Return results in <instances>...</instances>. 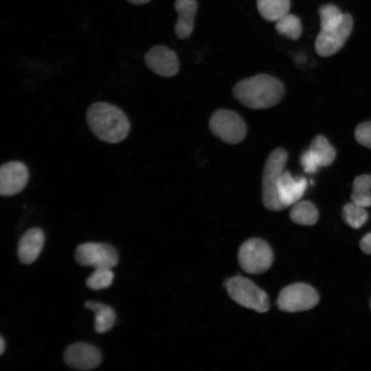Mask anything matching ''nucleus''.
<instances>
[{"label":"nucleus","instance_id":"nucleus-14","mask_svg":"<svg viewBox=\"0 0 371 371\" xmlns=\"http://www.w3.org/2000/svg\"><path fill=\"white\" fill-rule=\"evenodd\" d=\"M45 243V235L38 227L27 230L18 243V256L25 265L34 262L39 256Z\"/></svg>","mask_w":371,"mask_h":371},{"label":"nucleus","instance_id":"nucleus-19","mask_svg":"<svg viewBox=\"0 0 371 371\" xmlns=\"http://www.w3.org/2000/svg\"><path fill=\"white\" fill-rule=\"evenodd\" d=\"M308 150L315 158L319 167L330 166L335 159V150L322 135H317L313 139Z\"/></svg>","mask_w":371,"mask_h":371},{"label":"nucleus","instance_id":"nucleus-29","mask_svg":"<svg viewBox=\"0 0 371 371\" xmlns=\"http://www.w3.org/2000/svg\"><path fill=\"white\" fill-rule=\"evenodd\" d=\"M5 348V341L2 337L0 338V354L2 355Z\"/></svg>","mask_w":371,"mask_h":371},{"label":"nucleus","instance_id":"nucleus-30","mask_svg":"<svg viewBox=\"0 0 371 371\" xmlns=\"http://www.w3.org/2000/svg\"><path fill=\"white\" fill-rule=\"evenodd\" d=\"M370 309H371V301H370Z\"/></svg>","mask_w":371,"mask_h":371},{"label":"nucleus","instance_id":"nucleus-11","mask_svg":"<svg viewBox=\"0 0 371 371\" xmlns=\"http://www.w3.org/2000/svg\"><path fill=\"white\" fill-rule=\"evenodd\" d=\"M65 363L74 369L88 370L98 367L102 361L100 350L89 343L77 342L69 346L64 352Z\"/></svg>","mask_w":371,"mask_h":371},{"label":"nucleus","instance_id":"nucleus-26","mask_svg":"<svg viewBox=\"0 0 371 371\" xmlns=\"http://www.w3.org/2000/svg\"><path fill=\"white\" fill-rule=\"evenodd\" d=\"M300 164L304 172L309 174L315 173L319 168L317 161L308 149L302 153Z\"/></svg>","mask_w":371,"mask_h":371},{"label":"nucleus","instance_id":"nucleus-2","mask_svg":"<svg viewBox=\"0 0 371 371\" xmlns=\"http://www.w3.org/2000/svg\"><path fill=\"white\" fill-rule=\"evenodd\" d=\"M86 118L91 132L106 143L122 142L130 131V123L124 113L106 102L92 104L87 110Z\"/></svg>","mask_w":371,"mask_h":371},{"label":"nucleus","instance_id":"nucleus-7","mask_svg":"<svg viewBox=\"0 0 371 371\" xmlns=\"http://www.w3.org/2000/svg\"><path fill=\"white\" fill-rule=\"evenodd\" d=\"M318 302L317 291L304 283H295L284 287L280 292L277 300L279 309L288 313L311 309Z\"/></svg>","mask_w":371,"mask_h":371},{"label":"nucleus","instance_id":"nucleus-4","mask_svg":"<svg viewBox=\"0 0 371 371\" xmlns=\"http://www.w3.org/2000/svg\"><path fill=\"white\" fill-rule=\"evenodd\" d=\"M225 289L229 297L239 305L258 313L269 308L267 293L252 281L242 276H234L225 282Z\"/></svg>","mask_w":371,"mask_h":371},{"label":"nucleus","instance_id":"nucleus-15","mask_svg":"<svg viewBox=\"0 0 371 371\" xmlns=\"http://www.w3.org/2000/svg\"><path fill=\"white\" fill-rule=\"evenodd\" d=\"M196 0H176L175 8L178 14L175 32L179 39L188 38L194 29L197 10Z\"/></svg>","mask_w":371,"mask_h":371},{"label":"nucleus","instance_id":"nucleus-18","mask_svg":"<svg viewBox=\"0 0 371 371\" xmlns=\"http://www.w3.org/2000/svg\"><path fill=\"white\" fill-rule=\"evenodd\" d=\"M256 5L264 19L276 22L289 13L290 0H257Z\"/></svg>","mask_w":371,"mask_h":371},{"label":"nucleus","instance_id":"nucleus-17","mask_svg":"<svg viewBox=\"0 0 371 371\" xmlns=\"http://www.w3.org/2000/svg\"><path fill=\"white\" fill-rule=\"evenodd\" d=\"M292 221L301 225H313L318 219V210L309 201H299L293 205L289 212Z\"/></svg>","mask_w":371,"mask_h":371},{"label":"nucleus","instance_id":"nucleus-21","mask_svg":"<svg viewBox=\"0 0 371 371\" xmlns=\"http://www.w3.org/2000/svg\"><path fill=\"white\" fill-rule=\"evenodd\" d=\"M277 32L289 39L297 40L302 34V24L297 16L286 14L276 22Z\"/></svg>","mask_w":371,"mask_h":371},{"label":"nucleus","instance_id":"nucleus-22","mask_svg":"<svg viewBox=\"0 0 371 371\" xmlns=\"http://www.w3.org/2000/svg\"><path fill=\"white\" fill-rule=\"evenodd\" d=\"M345 13H342L335 5L326 4L319 9L322 30L333 29L342 22Z\"/></svg>","mask_w":371,"mask_h":371},{"label":"nucleus","instance_id":"nucleus-3","mask_svg":"<svg viewBox=\"0 0 371 371\" xmlns=\"http://www.w3.org/2000/svg\"><path fill=\"white\" fill-rule=\"evenodd\" d=\"M287 153L283 148L273 150L268 156L262 174V202L265 207L273 211L282 210L280 202L277 183L284 171Z\"/></svg>","mask_w":371,"mask_h":371},{"label":"nucleus","instance_id":"nucleus-12","mask_svg":"<svg viewBox=\"0 0 371 371\" xmlns=\"http://www.w3.org/2000/svg\"><path fill=\"white\" fill-rule=\"evenodd\" d=\"M144 59L147 67L160 76H174L179 69L177 54L166 46L153 47L146 53Z\"/></svg>","mask_w":371,"mask_h":371},{"label":"nucleus","instance_id":"nucleus-24","mask_svg":"<svg viewBox=\"0 0 371 371\" xmlns=\"http://www.w3.org/2000/svg\"><path fill=\"white\" fill-rule=\"evenodd\" d=\"M113 278L111 269L98 268L87 278L86 284L92 290H100L110 286Z\"/></svg>","mask_w":371,"mask_h":371},{"label":"nucleus","instance_id":"nucleus-25","mask_svg":"<svg viewBox=\"0 0 371 371\" xmlns=\"http://www.w3.org/2000/svg\"><path fill=\"white\" fill-rule=\"evenodd\" d=\"M357 142L371 149V122H364L359 124L355 131Z\"/></svg>","mask_w":371,"mask_h":371},{"label":"nucleus","instance_id":"nucleus-10","mask_svg":"<svg viewBox=\"0 0 371 371\" xmlns=\"http://www.w3.org/2000/svg\"><path fill=\"white\" fill-rule=\"evenodd\" d=\"M29 172L25 164L12 161L3 164L0 168V194L10 196L21 192L26 186Z\"/></svg>","mask_w":371,"mask_h":371},{"label":"nucleus","instance_id":"nucleus-23","mask_svg":"<svg viewBox=\"0 0 371 371\" xmlns=\"http://www.w3.org/2000/svg\"><path fill=\"white\" fill-rule=\"evenodd\" d=\"M345 222L354 229L362 227L368 221V214L365 207L352 202L346 204L342 210Z\"/></svg>","mask_w":371,"mask_h":371},{"label":"nucleus","instance_id":"nucleus-13","mask_svg":"<svg viewBox=\"0 0 371 371\" xmlns=\"http://www.w3.org/2000/svg\"><path fill=\"white\" fill-rule=\"evenodd\" d=\"M306 187L307 181L304 177L295 178L284 170L277 183L278 195L283 210L299 201Z\"/></svg>","mask_w":371,"mask_h":371},{"label":"nucleus","instance_id":"nucleus-5","mask_svg":"<svg viewBox=\"0 0 371 371\" xmlns=\"http://www.w3.org/2000/svg\"><path fill=\"white\" fill-rule=\"evenodd\" d=\"M238 262L241 268L250 274L267 271L272 265L273 254L269 244L260 238H251L243 243L238 249Z\"/></svg>","mask_w":371,"mask_h":371},{"label":"nucleus","instance_id":"nucleus-28","mask_svg":"<svg viewBox=\"0 0 371 371\" xmlns=\"http://www.w3.org/2000/svg\"><path fill=\"white\" fill-rule=\"evenodd\" d=\"M130 3L133 5H142L148 3L151 0H127Z\"/></svg>","mask_w":371,"mask_h":371},{"label":"nucleus","instance_id":"nucleus-6","mask_svg":"<svg viewBox=\"0 0 371 371\" xmlns=\"http://www.w3.org/2000/svg\"><path fill=\"white\" fill-rule=\"evenodd\" d=\"M209 125L213 134L227 144H234L242 142L247 133L243 120L230 110L215 111L210 117Z\"/></svg>","mask_w":371,"mask_h":371},{"label":"nucleus","instance_id":"nucleus-9","mask_svg":"<svg viewBox=\"0 0 371 371\" xmlns=\"http://www.w3.org/2000/svg\"><path fill=\"white\" fill-rule=\"evenodd\" d=\"M353 27L352 16L345 13L344 19L337 27L320 30L315 42V50L318 55L324 57L330 56L338 52L346 43Z\"/></svg>","mask_w":371,"mask_h":371},{"label":"nucleus","instance_id":"nucleus-16","mask_svg":"<svg viewBox=\"0 0 371 371\" xmlns=\"http://www.w3.org/2000/svg\"><path fill=\"white\" fill-rule=\"evenodd\" d=\"M85 306L95 313L94 328L98 333H106L113 328L116 316L111 306L94 301H87Z\"/></svg>","mask_w":371,"mask_h":371},{"label":"nucleus","instance_id":"nucleus-1","mask_svg":"<svg viewBox=\"0 0 371 371\" xmlns=\"http://www.w3.org/2000/svg\"><path fill=\"white\" fill-rule=\"evenodd\" d=\"M284 89L276 78L258 74L243 79L233 88V95L244 106L253 109H263L278 104Z\"/></svg>","mask_w":371,"mask_h":371},{"label":"nucleus","instance_id":"nucleus-27","mask_svg":"<svg viewBox=\"0 0 371 371\" xmlns=\"http://www.w3.org/2000/svg\"><path fill=\"white\" fill-rule=\"evenodd\" d=\"M360 248L366 254L371 255V232L362 238L360 241Z\"/></svg>","mask_w":371,"mask_h":371},{"label":"nucleus","instance_id":"nucleus-8","mask_svg":"<svg viewBox=\"0 0 371 371\" xmlns=\"http://www.w3.org/2000/svg\"><path fill=\"white\" fill-rule=\"evenodd\" d=\"M75 259L82 266L91 267L94 269H111L117 265L119 256L116 249L111 245L90 242L77 247Z\"/></svg>","mask_w":371,"mask_h":371},{"label":"nucleus","instance_id":"nucleus-20","mask_svg":"<svg viewBox=\"0 0 371 371\" xmlns=\"http://www.w3.org/2000/svg\"><path fill=\"white\" fill-rule=\"evenodd\" d=\"M371 176L362 175L357 177L352 183V202L368 207L371 206Z\"/></svg>","mask_w":371,"mask_h":371}]
</instances>
